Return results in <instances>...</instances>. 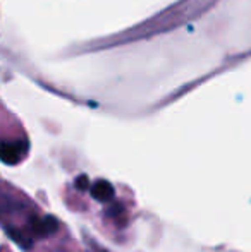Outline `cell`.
<instances>
[{"label": "cell", "instance_id": "cell-3", "mask_svg": "<svg viewBox=\"0 0 251 252\" xmlns=\"http://www.w3.org/2000/svg\"><path fill=\"white\" fill-rule=\"evenodd\" d=\"M90 192L93 199H97L98 202H112L114 199V186L104 179L95 180L90 187Z\"/></svg>", "mask_w": 251, "mask_h": 252}, {"label": "cell", "instance_id": "cell-2", "mask_svg": "<svg viewBox=\"0 0 251 252\" xmlns=\"http://www.w3.org/2000/svg\"><path fill=\"white\" fill-rule=\"evenodd\" d=\"M28 153V143L26 141H16V143H9L3 141L2 144V159L7 165H17L24 159Z\"/></svg>", "mask_w": 251, "mask_h": 252}, {"label": "cell", "instance_id": "cell-1", "mask_svg": "<svg viewBox=\"0 0 251 252\" xmlns=\"http://www.w3.org/2000/svg\"><path fill=\"white\" fill-rule=\"evenodd\" d=\"M30 232L35 237H52L59 232V220L50 215H33L30 218Z\"/></svg>", "mask_w": 251, "mask_h": 252}]
</instances>
